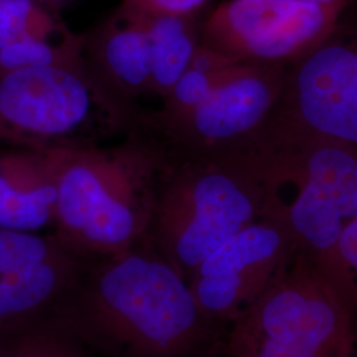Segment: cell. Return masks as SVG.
I'll return each instance as SVG.
<instances>
[{"label": "cell", "mask_w": 357, "mask_h": 357, "mask_svg": "<svg viewBox=\"0 0 357 357\" xmlns=\"http://www.w3.org/2000/svg\"><path fill=\"white\" fill-rule=\"evenodd\" d=\"M153 141L159 163L144 238L188 282L208 255L264 216L258 146L181 150Z\"/></svg>", "instance_id": "cell-1"}, {"label": "cell", "mask_w": 357, "mask_h": 357, "mask_svg": "<svg viewBox=\"0 0 357 357\" xmlns=\"http://www.w3.org/2000/svg\"><path fill=\"white\" fill-rule=\"evenodd\" d=\"M48 153L57 191L56 236L66 246L112 255L144 238L159 163L149 135L130 128L113 143Z\"/></svg>", "instance_id": "cell-2"}, {"label": "cell", "mask_w": 357, "mask_h": 357, "mask_svg": "<svg viewBox=\"0 0 357 357\" xmlns=\"http://www.w3.org/2000/svg\"><path fill=\"white\" fill-rule=\"evenodd\" d=\"M138 243L96 274L84 299L86 328L128 357L180 356L205 317L185 278L150 243Z\"/></svg>", "instance_id": "cell-3"}, {"label": "cell", "mask_w": 357, "mask_h": 357, "mask_svg": "<svg viewBox=\"0 0 357 357\" xmlns=\"http://www.w3.org/2000/svg\"><path fill=\"white\" fill-rule=\"evenodd\" d=\"M132 116L84 57L66 65L0 69V146L51 151L115 141Z\"/></svg>", "instance_id": "cell-4"}, {"label": "cell", "mask_w": 357, "mask_h": 357, "mask_svg": "<svg viewBox=\"0 0 357 357\" xmlns=\"http://www.w3.org/2000/svg\"><path fill=\"white\" fill-rule=\"evenodd\" d=\"M355 315L314 258L295 249L234 320L233 357H352Z\"/></svg>", "instance_id": "cell-5"}, {"label": "cell", "mask_w": 357, "mask_h": 357, "mask_svg": "<svg viewBox=\"0 0 357 357\" xmlns=\"http://www.w3.org/2000/svg\"><path fill=\"white\" fill-rule=\"evenodd\" d=\"M264 216L280 222L296 250L321 264L357 220V153L320 141L281 166L261 143Z\"/></svg>", "instance_id": "cell-6"}, {"label": "cell", "mask_w": 357, "mask_h": 357, "mask_svg": "<svg viewBox=\"0 0 357 357\" xmlns=\"http://www.w3.org/2000/svg\"><path fill=\"white\" fill-rule=\"evenodd\" d=\"M337 13L301 0H227L199 28L200 44L240 64L274 63L319 45Z\"/></svg>", "instance_id": "cell-7"}, {"label": "cell", "mask_w": 357, "mask_h": 357, "mask_svg": "<svg viewBox=\"0 0 357 357\" xmlns=\"http://www.w3.org/2000/svg\"><path fill=\"white\" fill-rule=\"evenodd\" d=\"M275 82L264 65L234 63L190 113L162 119L142 110L131 128L181 150H216L258 139L275 100Z\"/></svg>", "instance_id": "cell-8"}, {"label": "cell", "mask_w": 357, "mask_h": 357, "mask_svg": "<svg viewBox=\"0 0 357 357\" xmlns=\"http://www.w3.org/2000/svg\"><path fill=\"white\" fill-rule=\"evenodd\" d=\"M295 252L281 224L259 217L195 268L188 284L205 318L238 319L277 278Z\"/></svg>", "instance_id": "cell-9"}, {"label": "cell", "mask_w": 357, "mask_h": 357, "mask_svg": "<svg viewBox=\"0 0 357 357\" xmlns=\"http://www.w3.org/2000/svg\"><path fill=\"white\" fill-rule=\"evenodd\" d=\"M75 253L57 236L0 229V331L38 318L72 281Z\"/></svg>", "instance_id": "cell-10"}, {"label": "cell", "mask_w": 357, "mask_h": 357, "mask_svg": "<svg viewBox=\"0 0 357 357\" xmlns=\"http://www.w3.org/2000/svg\"><path fill=\"white\" fill-rule=\"evenodd\" d=\"M301 122L314 138L357 153V50L319 44L307 52L294 82Z\"/></svg>", "instance_id": "cell-11"}, {"label": "cell", "mask_w": 357, "mask_h": 357, "mask_svg": "<svg viewBox=\"0 0 357 357\" xmlns=\"http://www.w3.org/2000/svg\"><path fill=\"white\" fill-rule=\"evenodd\" d=\"M150 15L119 6L100 26L84 35L82 57L93 76L128 114L143 110L151 97Z\"/></svg>", "instance_id": "cell-12"}, {"label": "cell", "mask_w": 357, "mask_h": 357, "mask_svg": "<svg viewBox=\"0 0 357 357\" xmlns=\"http://www.w3.org/2000/svg\"><path fill=\"white\" fill-rule=\"evenodd\" d=\"M38 0H0V69L76 64L84 35Z\"/></svg>", "instance_id": "cell-13"}, {"label": "cell", "mask_w": 357, "mask_h": 357, "mask_svg": "<svg viewBox=\"0 0 357 357\" xmlns=\"http://www.w3.org/2000/svg\"><path fill=\"white\" fill-rule=\"evenodd\" d=\"M56 199L48 151L0 146V229L45 228L54 222Z\"/></svg>", "instance_id": "cell-14"}, {"label": "cell", "mask_w": 357, "mask_h": 357, "mask_svg": "<svg viewBox=\"0 0 357 357\" xmlns=\"http://www.w3.org/2000/svg\"><path fill=\"white\" fill-rule=\"evenodd\" d=\"M151 38V97L160 102L174 89L200 47L199 28L188 16L149 17Z\"/></svg>", "instance_id": "cell-15"}, {"label": "cell", "mask_w": 357, "mask_h": 357, "mask_svg": "<svg viewBox=\"0 0 357 357\" xmlns=\"http://www.w3.org/2000/svg\"><path fill=\"white\" fill-rule=\"evenodd\" d=\"M3 357H88L38 323V318L0 331Z\"/></svg>", "instance_id": "cell-16"}, {"label": "cell", "mask_w": 357, "mask_h": 357, "mask_svg": "<svg viewBox=\"0 0 357 357\" xmlns=\"http://www.w3.org/2000/svg\"><path fill=\"white\" fill-rule=\"evenodd\" d=\"M318 265L356 315L357 220L345 228L331 255Z\"/></svg>", "instance_id": "cell-17"}, {"label": "cell", "mask_w": 357, "mask_h": 357, "mask_svg": "<svg viewBox=\"0 0 357 357\" xmlns=\"http://www.w3.org/2000/svg\"><path fill=\"white\" fill-rule=\"evenodd\" d=\"M209 0H123L121 6L151 16H188L193 17Z\"/></svg>", "instance_id": "cell-18"}, {"label": "cell", "mask_w": 357, "mask_h": 357, "mask_svg": "<svg viewBox=\"0 0 357 357\" xmlns=\"http://www.w3.org/2000/svg\"><path fill=\"white\" fill-rule=\"evenodd\" d=\"M38 1L45 4L47 7H50V8L54 10V11L61 13V10L64 8L65 6H68L72 0H38Z\"/></svg>", "instance_id": "cell-19"}, {"label": "cell", "mask_w": 357, "mask_h": 357, "mask_svg": "<svg viewBox=\"0 0 357 357\" xmlns=\"http://www.w3.org/2000/svg\"><path fill=\"white\" fill-rule=\"evenodd\" d=\"M306 3H312V4H320V6H339L342 4L343 0H301Z\"/></svg>", "instance_id": "cell-20"}, {"label": "cell", "mask_w": 357, "mask_h": 357, "mask_svg": "<svg viewBox=\"0 0 357 357\" xmlns=\"http://www.w3.org/2000/svg\"><path fill=\"white\" fill-rule=\"evenodd\" d=\"M352 357H357V345L354 344V349H352Z\"/></svg>", "instance_id": "cell-21"}, {"label": "cell", "mask_w": 357, "mask_h": 357, "mask_svg": "<svg viewBox=\"0 0 357 357\" xmlns=\"http://www.w3.org/2000/svg\"><path fill=\"white\" fill-rule=\"evenodd\" d=\"M0 357H3V355H1V352H0Z\"/></svg>", "instance_id": "cell-22"}]
</instances>
